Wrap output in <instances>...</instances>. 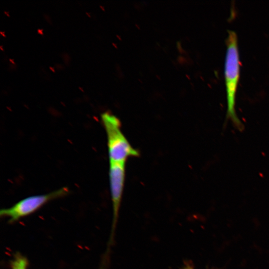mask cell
<instances>
[{
  "label": "cell",
  "mask_w": 269,
  "mask_h": 269,
  "mask_svg": "<svg viewBox=\"0 0 269 269\" xmlns=\"http://www.w3.org/2000/svg\"><path fill=\"white\" fill-rule=\"evenodd\" d=\"M107 137L110 162L126 163L130 157L139 156L138 151L128 141L121 131L120 120L109 112L101 115Z\"/></svg>",
  "instance_id": "7a4b0ae2"
},
{
  "label": "cell",
  "mask_w": 269,
  "mask_h": 269,
  "mask_svg": "<svg viewBox=\"0 0 269 269\" xmlns=\"http://www.w3.org/2000/svg\"><path fill=\"white\" fill-rule=\"evenodd\" d=\"M69 192L67 187H62L47 194L29 196L9 208L1 209L0 215L8 217L9 222H13L33 213L51 200L67 195Z\"/></svg>",
  "instance_id": "3957f363"
},
{
  "label": "cell",
  "mask_w": 269,
  "mask_h": 269,
  "mask_svg": "<svg viewBox=\"0 0 269 269\" xmlns=\"http://www.w3.org/2000/svg\"><path fill=\"white\" fill-rule=\"evenodd\" d=\"M226 43L224 78L227 103L226 119L230 120L235 127L241 130L243 126L236 111V97L240 79V60L238 37L235 31L232 29L228 30Z\"/></svg>",
  "instance_id": "6da1fadb"
},
{
  "label": "cell",
  "mask_w": 269,
  "mask_h": 269,
  "mask_svg": "<svg viewBox=\"0 0 269 269\" xmlns=\"http://www.w3.org/2000/svg\"><path fill=\"white\" fill-rule=\"evenodd\" d=\"M27 261L24 257L17 255L12 262V269H26Z\"/></svg>",
  "instance_id": "5b68a950"
},
{
  "label": "cell",
  "mask_w": 269,
  "mask_h": 269,
  "mask_svg": "<svg viewBox=\"0 0 269 269\" xmlns=\"http://www.w3.org/2000/svg\"><path fill=\"white\" fill-rule=\"evenodd\" d=\"M182 269H194V268L189 264H186Z\"/></svg>",
  "instance_id": "8992f818"
},
{
  "label": "cell",
  "mask_w": 269,
  "mask_h": 269,
  "mask_svg": "<svg viewBox=\"0 0 269 269\" xmlns=\"http://www.w3.org/2000/svg\"><path fill=\"white\" fill-rule=\"evenodd\" d=\"M125 172V163L110 162L109 175L113 216L108 248L114 240L124 188Z\"/></svg>",
  "instance_id": "277c9868"
}]
</instances>
